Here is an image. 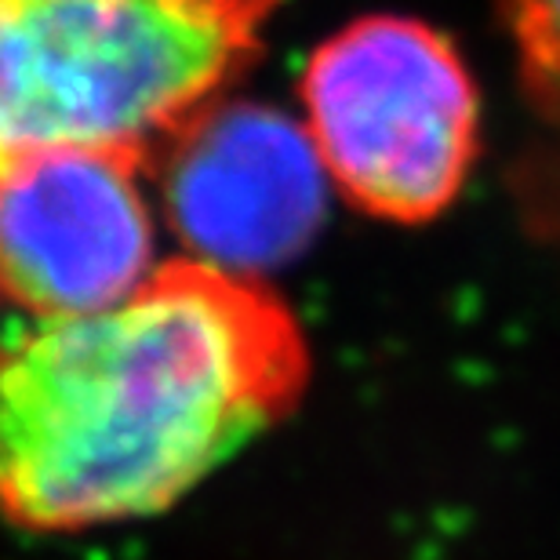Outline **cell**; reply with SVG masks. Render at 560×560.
Masks as SVG:
<instances>
[{
  "instance_id": "obj_3",
  "label": "cell",
  "mask_w": 560,
  "mask_h": 560,
  "mask_svg": "<svg viewBox=\"0 0 560 560\" xmlns=\"http://www.w3.org/2000/svg\"><path fill=\"white\" fill-rule=\"evenodd\" d=\"M306 131L353 205L422 222L455 200L477 150V92L455 48L416 19H361L302 73Z\"/></svg>"
},
{
  "instance_id": "obj_2",
  "label": "cell",
  "mask_w": 560,
  "mask_h": 560,
  "mask_svg": "<svg viewBox=\"0 0 560 560\" xmlns=\"http://www.w3.org/2000/svg\"><path fill=\"white\" fill-rule=\"evenodd\" d=\"M280 0H0V164L145 161L237 77Z\"/></svg>"
},
{
  "instance_id": "obj_6",
  "label": "cell",
  "mask_w": 560,
  "mask_h": 560,
  "mask_svg": "<svg viewBox=\"0 0 560 560\" xmlns=\"http://www.w3.org/2000/svg\"><path fill=\"white\" fill-rule=\"evenodd\" d=\"M510 22L532 77L560 98V0H510Z\"/></svg>"
},
{
  "instance_id": "obj_5",
  "label": "cell",
  "mask_w": 560,
  "mask_h": 560,
  "mask_svg": "<svg viewBox=\"0 0 560 560\" xmlns=\"http://www.w3.org/2000/svg\"><path fill=\"white\" fill-rule=\"evenodd\" d=\"M161 153L167 211L197 262L248 277L295 259L317 237L328 172L310 131L280 109L205 106Z\"/></svg>"
},
{
  "instance_id": "obj_4",
  "label": "cell",
  "mask_w": 560,
  "mask_h": 560,
  "mask_svg": "<svg viewBox=\"0 0 560 560\" xmlns=\"http://www.w3.org/2000/svg\"><path fill=\"white\" fill-rule=\"evenodd\" d=\"M114 150H40L0 164V299L33 317H81L150 277L153 226Z\"/></svg>"
},
{
  "instance_id": "obj_1",
  "label": "cell",
  "mask_w": 560,
  "mask_h": 560,
  "mask_svg": "<svg viewBox=\"0 0 560 560\" xmlns=\"http://www.w3.org/2000/svg\"><path fill=\"white\" fill-rule=\"evenodd\" d=\"M295 317L252 277L153 270L117 306L0 335V521L77 532L172 506L288 416Z\"/></svg>"
}]
</instances>
